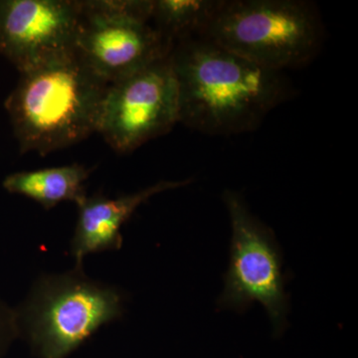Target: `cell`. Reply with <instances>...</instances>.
I'll list each match as a JSON object with an SVG mask.
<instances>
[{"instance_id":"12","label":"cell","mask_w":358,"mask_h":358,"mask_svg":"<svg viewBox=\"0 0 358 358\" xmlns=\"http://www.w3.org/2000/svg\"><path fill=\"white\" fill-rule=\"evenodd\" d=\"M16 334H18L16 315L11 313L6 315L0 308V348L6 343V339L10 338Z\"/></svg>"},{"instance_id":"5","label":"cell","mask_w":358,"mask_h":358,"mask_svg":"<svg viewBox=\"0 0 358 358\" xmlns=\"http://www.w3.org/2000/svg\"><path fill=\"white\" fill-rule=\"evenodd\" d=\"M152 0H83L75 52L96 77L115 83L171 53L150 22Z\"/></svg>"},{"instance_id":"8","label":"cell","mask_w":358,"mask_h":358,"mask_svg":"<svg viewBox=\"0 0 358 358\" xmlns=\"http://www.w3.org/2000/svg\"><path fill=\"white\" fill-rule=\"evenodd\" d=\"M81 0H0V56L22 73L75 52Z\"/></svg>"},{"instance_id":"4","label":"cell","mask_w":358,"mask_h":358,"mask_svg":"<svg viewBox=\"0 0 358 358\" xmlns=\"http://www.w3.org/2000/svg\"><path fill=\"white\" fill-rule=\"evenodd\" d=\"M124 294L83 268L40 275L16 315L36 358H67L101 327L121 319Z\"/></svg>"},{"instance_id":"2","label":"cell","mask_w":358,"mask_h":358,"mask_svg":"<svg viewBox=\"0 0 358 358\" xmlns=\"http://www.w3.org/2000/svg\"><path fill=\"white\" fill-rule=\"evenodd\" d=\"M108 86L76 52L20 74L4 107L21 154L46 155L96 133Z\"/></svg>"},{"instance_id":"7","label":"cell","mask_w":358,"mask_h":358,"mask_svg":"<svg viewBox=\"0 0 358 358\" xmlns=\"http://www.w3.org/2000/svg\"><path fill=\"white\" fill-rule=\"evenodd\" d=\"M178 122V91L171 54L109 84L96 133L115 152L128 154L164 136Z\"/></svg>"},{"instance_id":"11","label":"cell","mask_w":358,"mask_h":358,"mask_svg":"<svg viewBox=\"0 0 358 358\" xmlns=\"http://www.w3.org/2000/svg\"><path fill=\"white\" fill-rule=\"evenodd\" d=\"M220 3L221 0H152L150 22L174 45L202 36Z\"/></svg>"},{"instance_id":"1","label":"cell","mask_w":358,"mask_h":358,"mask_svg":"<svg viewBox=\"0 0 358 358\" xmlns=\"http://www.w3.org/2000/svg\"><path fill=\"white\" fill-rule=\"evenodd\" d=\"M178 122L209 136L253 131L291 99V82L202 36L176 42L171 53Z\"/></svg>"},{"instance_id":"10","label":"cell","mask_w":358,"mask_h":358,"mask_svg":"<svg viewBox=\"0 0 358 358\" xmlns=\"http://www.w3.org/2000/svg\"><path fill=\"white\" fill-rule=\"evenodd\" d=\"M91 169L79 164L37 171H18L7 176L2 186L11 194L21 195L51 209L64 201L77 205L86 199L85 182Z\"/></svg>"},{"instance_id":"9","label":"cell","mask_w":358,"mask_h":358,"mask_svg":"<svg viewBox=\"0 0 358 358\" xmlns=\"http://www.w3.org/2000/svg\"><path fill=\"white\" fill-rule=\"evenodd\" d=\"M192 179L159 181L152 186L122 196H88L78 206V220L71 241L75 268H83L85 258L94 253L117 251L122 246V227L136 209L155 195L190 185Z\"/></svg>"},{"instance_id":"6","label":"cell","mask_w":358,"mask_h":358,"mask_svg":"<svg viewBox=\"0 0 358 358\" xmlns=\"http://www.w3.org/2000/svg\"><path fill=\"white\" fill-rule=\"evenodd\" d=\"M223 199L229 212L232 240L229 268L218 306L241 313L254 303H261L272 322L274 336H281L287 327L289 296L274 234L250 212L239 193L227 190Z\"/></svg>"},{"instance_id":"3","label":"cell","mask_w":358,"mask_h":358,"mask_svg":"<svg viewBox=\"0 0 358 358\" xmlns=\"http://www.w3.org/2000/svg\"><path fill=\"white\" fill-rule=\"evenodd\" d=\"M324 36L317 7L301 0H221L202 35L278 72L308 65L322 48Z\"/></svg>"}]
</instances>
